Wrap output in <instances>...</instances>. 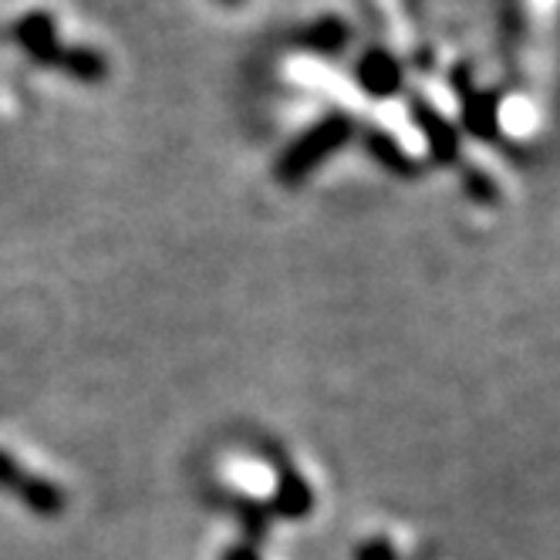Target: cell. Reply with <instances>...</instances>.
<instances>
[{
  "label": "cell",
  "mask_w": 560,
  "mask_h": 560,
  "mask_svg": "<svg viewBox=\"0 0 560 560\" xmlns=\"http://www.w3.org/2000/svg\"><path fill=\"white\" fill-rule=\"evenodd\" d=\"M351 132V122L345 115H328L325 122H317L311 132H304L288 152L284 159H280V166H277V176L284 179V183H298L304 179L322 159H328Z\"/></svg>",
  "instance_id": "1"
},
{
  "label": "cell",
  "mask_w": 560,
  "mask_h": 560,
  "mask_svg": "<svg viewBox=\"0 0 560 560\" xmlns=\"http://www.w3.org/2000/svg\"><path fill=\"white\" fill-rule=\"evenodd\" d=\"M362 78L372 92H392L398 85V68L385 55H369L362 65Z\"/></svg>",
  "instance_id": "2"
}]
</instances>
